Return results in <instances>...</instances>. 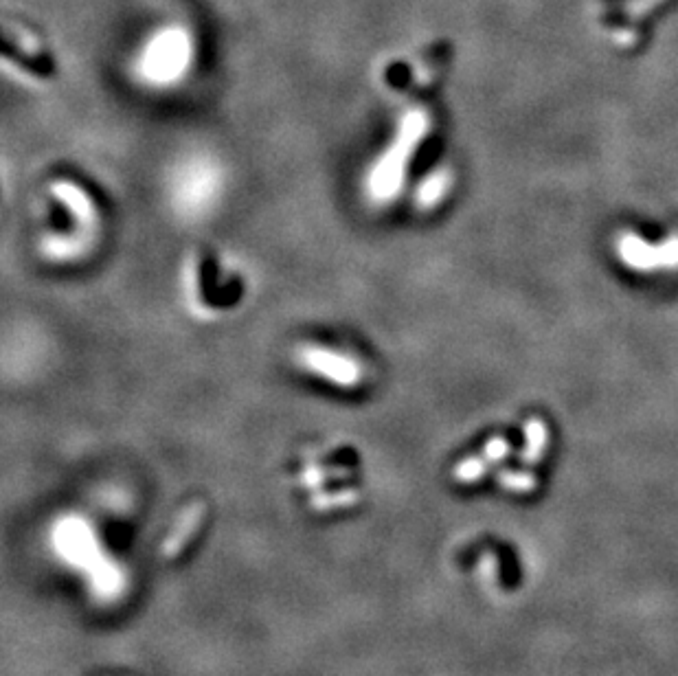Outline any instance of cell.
Returning a JSON list of instances; mask_svg holds the SVG:
<instances>
[{
  "label": "cell",
  "instance_id": "1",
  "mask_svg": "<svg viewBox=\"0 0 678 676\" xmlns=\"http://www.w3.org/2000/svg\"><path fill=\"white\" fill-rule=\"evenodd\" d=\"M428 132V117L422 110L406 112L400 121L398 134H395L393 143L380 154L376 165L371 167L367 176V194L369 198L378 202V205H387L398 198L400 189L404 185L406 169L413 159L417 145L426 137Z\"/></svg>",
  "mask_w": 678,
  "mask_h": 676
},
{
  "label": "cell",
  "instance_id": "2",
  "mask_svg": "<svg viewBox=\"0 0 678 676\" xmlns=\"http://www.w3.org/2000/svg\"><path fill=\"white\" fill-rule=\"evenodd\" d=\"M220 187L222 174L216 163L209 159L187 161L172 178V202L180 216L198 220L216 205Z\"/></svg>",
  "mask_w": 678,
  "mask_h": 676
},
{
  "label": "cell",
  "instance_id": "3",
  "mask_svg": "<svg viewBox=\"0 0 678 676\" xmlns=\"http://www.w3.org/2000/svg\"><path fill=\"white\" fill-rule=\"evenodd\" d=\"M191 64V40L183 29H167L145 47L139 75L150 86H169L183 80Z\"/></svg>",
  "mask_w": 678,
  "mask_h": 676
},
{
  "label": "cell",
  "instance_id": "4",
  "mask_svg": "<svg viewBox=\"0 0 678 676\" xmlns=\"http://www.w3.org/2000/svg\"><path fill=\"white\" fill-rule=\"evenodd\" d=\"M297 360L310 374L345 389L356 387L363 378V371L354 358H347L321 345H303L297 352Z\"/></svg>",
  "mask_w": 678,
  "mask_h": 676
},
{
  "label": "cell",
  "instance_id": "5",
  "mask_svg": "<svg viewBox=\"0 0 678 676\" xmlns=\"http://www.w3.org/2000/svg\"><path fill=\"white\" fill-rule=\"evenodd\" d=\"M53 196L58 198L62 205L69 211V216L79 224L82 231H93L95 233V224H97V211H95V202L90 200V196L82 187H77L75 183H66V180H60V183L53 185Z\"/></svg>",
  "mask_w": 678,
  "mask_h": 676
},
{
  "label": "cell",
  "instance_id": "6",
  "mask_svg": "<svg viewBox=\"0 0 678 676\" xmlns=\"http://www.w3.org/2000/svg\"><path fill=\"white\" fill-rule=\"evenodd\" d=\"M93 235H95L93 231H82V229L73 235H49V238L42 240V253L49 259H58V262L75 259L88 249Z\"/></svg>",
  "mask_w": 678,
  "mask_h": 676
},
{
  "label": "cell",
  "instance_id": "7",
  "mask_svg": "<svg viewBox=\"0 0 678 676\" xmlns=\"http://www.w3.org/2000/svg\"><path fill=\"white\" fill-rule=\"evenodd\" d=\"M448 187V176L444 172H433L426 176L424 183L415 191V205L420 209H433L444 198Z\"/></svg>",
  "mask_w": 678,
  "mask_h": 676
}]
</instances>
